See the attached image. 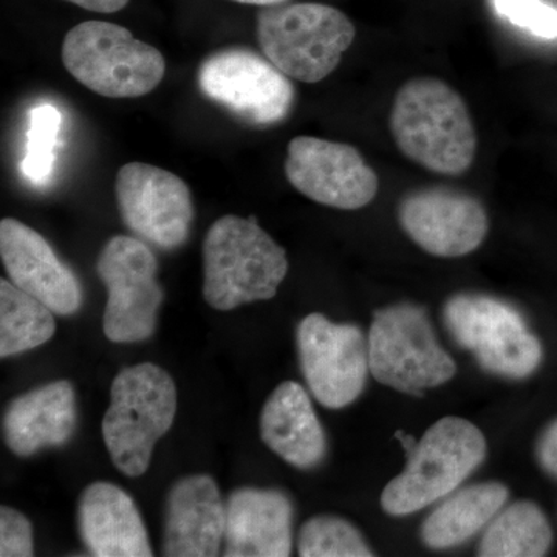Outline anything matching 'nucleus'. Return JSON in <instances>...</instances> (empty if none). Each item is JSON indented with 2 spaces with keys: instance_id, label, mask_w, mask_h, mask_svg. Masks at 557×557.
<instances>
[{
  "instance_id": "f257e3e1",
  "label": "nucleus",
  "mask_w": 557,
  "mask_h": 557,
  "mask_svg": "<svg viewBox=\"0 0 557 557\" xmlns=\"http://www.w3.org/2000/svg\"><path fill=\"white\" fill-rule=\"evenodd\" d=\"M388 124L403 156L435 174L461 175L474 163V121L445 81L413 78L399 87Z\"/></svg>"
},
{
  "instance_id": "f03ea898",
  "label": "nucleus",
  "mask_w": 557,
  "mask_h": 557,
  "mask_svg": "<svg viewBox=\"0 0 557 557\" xmlns=\"http://www.w3.org/2000/svg\"><path fill=\"white\" fill-rule=\"evenodd\" d=\"M287 273V252L256 218L230 214L212 223L203 242V298L212 309L273 299Z\"/></svg>"
},
{
  "instance_id": "7ed1b4c3",
  "label": "nucleus",
  "mask_w": 557,
  "mask_h": 557,
  "mask_svg": "<svg viewBox=\"0 0 557 557\" xmlns=\"http://www.w3.org/2000/svg\"><path fill=\"white\" fill-rule=\"evenodd\" d=\"M175 413L177 387L166 370L150 362L121 370L102 418V437L116 469L127 478L145 474Z\"/></svg>"
},
{
  "instance_id": "20e7f679",
  "label": "nucleus",
  "mask_w": 557,
  "mask_h": 557,
  "mask_svg": "<svg viewBox=\"0 0 557 557\" xmlns=\"http://www.w3.org/2000/svg\"><path fill=\"white\" fill-rule=\"evenodd\" d=\"M256 35L262 53L288 78L314 84L335 72L357 30L335 7L284 2L259 11Z\"/></svg>"
},
{
  "instance_id": "39448f33",
  "label": "nucleus",
  "mask_w": 557,
  "mask_h": 557,
  "mask_svg": "<svg viewBox=\"0 0 557 557\" xmlns=\"http://www.w3.org/2000/svg\"><path fill=\"white\" fill-rule=\"evenodd\" d=\"M485 435L471 421L445 417L432 424L406 457L405 471L381 494V508L391 516H409L449 496L483 463Z\"/></svg>"
},
{
  "instance_id": "423d86ee",
  "label": "nucleus",
  "mask_w": 557,
  "mask_h": 557,
  "mask_svg": "<svg viewBox=\"0 0 557 557\" xmlns=\"http://www.w3.org/2000/svg\"><path fill=\"white\" fill-rule=\"evenodd\" d=\"M70 75L106 98H139L160 86L166 61L127 28L104 21L76 25L62 44Z\"/></svg>"
},
{
  "instance_id": "0eeeda50",
  "label": "nucleus",
  "mask_w": 557,
  "mask_h": 557,
  "mask_svg": "<svg viewBox=\"0 0 557 557\" xmlns=\"http://www.w3.org/2000/svg\"><path fill=\"white\" fill-rule=\"evenodd\" d=\"M368 347L373 379L403 394L421 395L457 373L456 361L435 338L426 310L413 304L376 311Z\"/></svg>"
},
{
  "instance_id": "6e6552de",
  "label": "nucleus",
  "mask_w": 557,
  "mask_h": 557,
  "mask_svg": "<svg viewBox=\"0 0 557 557\" xmlns=\"http://www.w3.org/2000/svg\"><path fill=\"white\" fill-rule=\"evenodd\" d=\"M443 319L458 346L471 351L480 368L509 380L533 375L544 347L515 306L487 295L461 293L445 304Z\"/></svg>"
},
{
  "instance_id": "1a4fd4ad",
  "label": "nucleus",
  "mask_w": 557,
  "mask_h": 557,
  "mask_svg": "<svg viewBox=\"0 0 557 557\" xmlns=\"http://www.w3.org/2000/svg\"><path fill=\"white\" fill-rule=\"evenodd\" d=\"M205 97L251 126L282 123L295 106V87L285 73L247 47L209 54L199 70Z\"/></svg>"
},
{
  "instance_id": "9d476101",
  "label": "nucleus",
  "mask_w": 557,
  "mask_h": 557,
  "mask_svg": "<svg viewBox=\"0 0 557 557\" xmlns=\"http://www.w3.org/2000/svg\"><path fill=\"white\" fill-rule=\"evenodd\" d=\"M156 256L145 242L112 237L97 262L98 276L108 288L102 329L112 343L152 338L164 292L157 281Z\"/></svg>"
},
{
  "instance_id": "9b49d317",
  "label": "nucleus",
  "mask_w": 557,
  "mask_h": 557,
  "mask_svg": "<svg viewBox=\"0 0 557 557\" xmlns=\"http://www.w3.org/2000/svg\"><path fill=\"white\" fill-rule=\"evenodd\" d=\"M296 341L300 370L314 398L330 409L357 401L370 372L368 341L361 329L311 313L300 321Z\"/></svg>"
},
{
  "instance_id": "f8f14e48",
  "label": "nucleus",
  "mask_w": 557,
  "mask_h": 557,
  "mask_svg": "<svg viewBox=\"0 0 557 557\" xmlns=\"http://www.w3.org/2000/svg\"><path fill=\"white\" fill-rule=\"evenodd\" d=\"M115 194L121 219L139 239L161 249L188 240L193 196L178 175L148 163H127L116 175Z\"/></svg>"
},
{
  "instance_id": "ddd939ff",
  "label": "nucleus",
  "mask_w": 557,
  "mask_h": 557,
  "mask_svg": "<svg viewBox=\"0 0 557 557\" xmlns=\"http://www.w3.org/2000/svg\"><path fill=\"white\" fill-rule=\"evenodd\" d=\"M285 174L310 200L344 211L368 207L380 189L379 175L357 148L317 137L289 141Z\"/></svg>"
},
{
  "instance_id": "4468645a",
  "label": "nucleus",
  "mask_w": 557,
  "mask_h": 557,
  "mask_svg": "<svg viewBox=\"0 0 557 557\" xmlns=\"http://www.w3.org/2000/svg\"><path fill=\"white\" fill-rule=\"evenodd\" d=\"M403 231L428 255L463 258L486 239L490 219L482 201L463 190L429 186L399 201Z\"/></svg>"
},
{
  "instance_id": "2eb2a0df",
  "label": "nucleus",
  "mask_w": 557,
  "mask_h": 557,
  "mask_svg": "<svg viewBox=\"0 0 557 557\" xmlns=\"http://www.w3.org/2000/svg\"><path fill=\"white\" fill-rule=\"evenodd\" d=\"M0 256L10 281L54 314L69 317L83 304L78 278L58 259L49 242L16 219L0 222Z\"/></svg>"
},
{
  "instance_id": "dca6fc26",
  "label": "nucleus",
  "mask_w": 557,
  "mask_h": 557,
  "mask_svg": "<svg viewBox=\"0 0 557 557\" xmlns=\"http://www.w3.org/2000/svg\"><path fill=\"white\" fill-rule=\"evenodd\" d=\"M226 504L211 475H188L168 496L163 555L218 556L225 542Z\"/></svg>"
},
{
  "instance_id": "f3484780",
  "label": "nucleus",
  "mask_w": 557,
  "mask_h": 557,
  "mask_svg": "<svg viewBox=\"0 0 557 557\" xmlns=\"http://www.w3.org/2000/svg\"><path fill=\"white\" fill-rule=\"evenodd\" d=\"M293 508L277 490L240 487L226 502V557L292 555Z\"/></svg>"
},
{
  "instance_id": "a211bd4d",
  "label": "nucleus",
  "mask_w": 557,
  "mask_h": 557,
  "mask_svg": "<svg viewBox=\"0 0 557 557\" xmlns=\"http://www.w3.org/2000/svg\"><path fill=\"white\" fill-rule=\"evenodd\" d=\"M79 534L97 557H150L148 531L126 491L108 482L84 490L78 507Z\"/></svg>"
},
{
  "instance_id": "6ab92c4d",
  "label": "nucleus",
  "mask_w": 557,
  "mask_h": 557,
  "mask_svg": "<svg viewBox=\"0 0 557 557\" xmlns=\"http://www.w3.org/2000/svg\"><path fill=\"white\" fill-rule=\"evenodd\" d=\"M263 443L292 467L313 469L327 456V437L306 388L285 381L274 388L260 416Z\"/></svg>"
},
{
  "instance_id": "aec40b11",
  "label": "nucleus",
  "mask_w": 557,
  "mask_h": 557,
  "mask_svg": "<svg viewBox=\"0 0 557 557\" xmlns=\"http://www.w3.org/2000/svg\"><path fill=\"white\" fill-rule=\"evenodd\" d=\"M76 424L75 388L69 381H54L11 401L3 417V434L16 456L28 457L49 446L65 445Z\"/></svg>"
},
{
  "instance_id": "412c9836",
  "label": "nucleus",
  "mask_w": 557,
  "mask_h": 557,
  "mask_svg": "<svg viewBox=\"0 0 557 557\" xmlns=\"http://www.w3.org/2000/svg\"><path fill=\"white\" fill-rule=\"evenodd\" d=\"M509 497L498 482L478 483L457 491L429 515L421 527V539L431 549H448L465 544L490 525Z\"/></svg>"
},
{
  "instance_id": "4be33fe9",
  "label": "nucleus",
  "mask_w": 557,
  "mask_h": 557,
  "mask_svg": "<svg viewBox=\"0 0 557 557\" xmlns=\"http://www.w3.org/2000/svg\"><path fill=\"white\" fill-rule=\"evenodd\" d=\"M553 545L552 523L539 505L519 500L491 520L478 555L482 557H541Z\"/></svg>"
},
{
  "instance_id": "5701e85b",
  "label": "nucleus",
  "mask_w": 557,
  "mask_h": 557,
  "mask_svg": "<svg viewBox=\"0 0 557 557\" xmlns=\"http://www.w3.org/2000/svg\"><path fill=\"white\" fill-rule=\"evenodd\" d=\"M57 332L54 313L7 278L0 281V357L24 354Z\"/></svg>"
},
{
  "instance_id": "b1692460",
  "label": "nucleus",
  "mask_w": 557,
  "mask_h": 557,
  "mask_svg": "<svg viewBox=\"0 0 557 557\" xmlns=\"http://www.w3.org/2000/svg\"><path fill=\"white\" fill-rule=\"evenodd\" d=\"M302 557H370L368 542L354 523L336 516H317L300 528L298 542Z\"/></svg>"
},
{
  "instance_id": "393cba45",
  "label": "nucleus",
  "mask_w": 557,
  "mask_h": 557,
  "mask_svg": "<svg viewBox=\"0 0 557 557\" xmlns=\"http://www.w3.org/2000/svg\"><path fill=\"white\" fill-rule=\"evenodd\" d=\"M61 121L60 110L54 106L40 104L32 110L27 156L22 160L21 171L33 185H47L53 175Z\"/></svg>"
},
{
  "instance_id": "a878e982",
  "label": "nucleus",
  "mask_w": 557,
  "mask_h": 557,
  "mask_svg": "<svg viewBox=\"0 0 557 557\" xmlns=\"http://www.w3.org/2000/svg\"><path fill=\"white\" fill-rule=\"evenodd\" d=\"M498 16L536 38H557V9L544 0H493Z\"/></svg>"
},
{
  "instance_id": "bb28decb",
  "label": "nucleus",
  "mask_w": 557,
  "mask_h": 557,
  "mask_svg": "<svg viewBox=\"0 0 557 557\" xmlns=\"http://www.w3.org/2000/svg\"><path fill=\"white\" fill-rule=\"evenodd\" d=\"M33 528L30 520L16 509L0 508V556L30 557L33 552Z\"/></svg>"
},
{
  "instance_id": "cd10ccee",
  "label": "nucleus",
  "mask_w": 557,
  "mask_h": 557,
  "mask_svg": "<svg viewBox=\"0 0 557 557\" xmlns=\"http://www.w3.org/2000/svg\"><path fill=\"white\" fill-rule=\"evenodd\" d=\"M536 457L541 468L557 480V418L539 435Z\"/></svg>"
},
{
  "instance_id": "c85d7f7f",
  "label": "nucleus",
  "mask_w": 557,
  "mask_h": 557,
  "mask_svg": "<svg viewBox=\"0 0 557 557\" xmlns=\"http://www.w3.org/2000/svg\"><path fill=\"white\" fill-rule=\"evenodd\" d=\"M81 9L95 11V13H116L129 3V0H67Z\"/></svg>"
},
{
  "instance_id": "c756f323",
  "label": "nucleus",
  "mask_w": 557,
  "mask_h": 557,
  "mask_svg": "<svg viewBox=\"0 0 557 557\" xmlns=\"http://www.w3.org/2000/svg\"><path fill=\"white\" fill-rule=\"evenodd\" d=\"M395 438H398L399 443H401L403 449H405L406 457H409L410 454H412L413 450H416L418 442H420V440H417L416 437H413V435L406 434V432L401 431V429L395 432Z\"/></svg>"
},
{
  "instance_id": "7c9ffc66",
  "label": "nucleus",
  "mask_w": 557,
  "mask_h": 557,
  "mask_svg": "<svg viewBox=\"0 0 557 557\" xmlns=\"http://www.w3.org/2000/svg\"><path fill=\"white\" fill-rule=\"evenodd\" d=\"M233 2L247 3V5L271 7L287 2V0H233Z\"/></svg>"
}]
</instances>
